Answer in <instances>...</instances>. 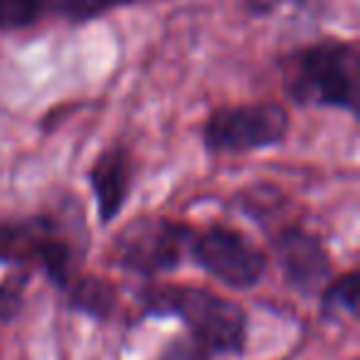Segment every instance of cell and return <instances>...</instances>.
Instances as JSON below:
<instances>
[{"mask_svg": "<svg viewBox=\"0 0 360 360\" xmlns=\"http://www.w3.org/2000/svg\"><path fill=\"white\" fill-rule=\"evenodd\" d=\"M143 316H178L188 335L212 355H240L247 348V311L205 286L165 284L141 296Z\"/></svg>", "mask_w": 360, "mask_h": 360, "instance_id": "1", "label": "cell"}, {"mask_svg": "<svg viewBox=\"0 0 360 360\" xmlns=\"http://www.w3.org/2000/svg\"><path fill=\"white\" fill-rule=\"evenodd\" d=\"M284 84L296 104L358 114L360 60L353 42H319L284 60Z\"/></svg>", "mask_w": 360, "mask_h": 360, "instance_id": "2", "label": "cell"}, {"mask_svg": "<svg viewBox=\"0 0 360 360\" xmlns=\"http://www.w3.org/2000/svg\"><path fill=\"white\" fill-rule=\"evenodd\" d=\"M82 237L67 217L35 215L25 220L0 217V264L40 269L62 291L77 279Z\"/></svg>", "mask_w": 360, "mask_h": 360, "instance_id": "3", "label": "cell"}, {"mask_svg": "<svg viewBox=\"0 0 360 360\" xmlns=\"http://www.w3.org/2000/svg\"><path fill=\"white\" fill-rule=\"evenodd\" d=\"M289 129V109L279 101L220 106L202 124V143L210 153H252L279 146Z\"/></svg>", "mask_w": 360, "mask_h": 360, "instance_id": "4", "label": "cell"}, {"mask_svg": "<svg viewBox=\"0 0 360 360\" xmlns=\"http://www.w3.org/2000/svg\"><path fill=\"white\" fill-rule=\"evenodd\" d=\"M193 227L168 217L146 215L131 220L114 240V257L119 266L139 276H153L180 266L191 247Z\"/></svg>", "mask_w": 360, "mask_h": 360, "instance_id": "5", "label": "cell"}, {"mask_svg": "<svg viewBox=\"0 0 360 360\" xmlns=\"http://www.w3.org/2000/svg\"><path fill=\"white\" fill-rule=\"evenodd\" d=\"M191 257L202 271L230 289H252L266 271V255L245 235L227 225L193 232Z\"/></svg>", "mask_w": 360, "mask_h": 360, "instance_id": "6", "label": "cell"}, {"mask_svg": "<svg viewBox=\"0 0 360 360\" xmlns=\"http://www.w3.org/2000/svg\"><path fill=\"white\" fill-rule=\"evenodd\" d=\"M274 257L284 281L301 296H319L330 281L333 262L323 240L301 225H289L276 235Z\"/></svg>", "mask_w": 360, "mask_h": 360, "instance_id": "7", "label": "cell"}, {"mask_svg": "<svg viewBox=\"0 0 360 360\" xmlns=\"http://www.w3.org/2000/svg\"><path fill=\"white\" fill-rule=\"evenodd\" d=\"M134 155L126 146H111V148L101 150L86 173L91 193L96 200V215H99L101 225H109L119 217L124 210L126 200L134 188Z\"/></svg>", "mask_w": 360, "mask_h": 360, "instance_id": "8", "label": "cell"}, {"mask_svg": "<svg viewBox=\"0 0 360 360\" xmlns=\"http://www.w3.org/2000/svg\"><path fill=\"white\" fill-rule=\"evenodd\" d=\"M67 306L72 311L89 316L96 321H106L114 314L116 304H119V294L111 281L101 279V276H79L67 286Z\"/></svg>", "mask_w": 360, "mask_h": 360, "instance_id": "9", "label": "cell"}, {"mask_svg": "<svg viewBox=\"0 0 360 360\" xmlns=\"http://www.w3.org/2000/svg\"><path fill=\"white\" fill-rule=\"evenodd\" d=\"M321 309L319 314L326 321H335L350 316L355 319L358 314V271L350 269L343 276L328 281V284L321 289Z\"/></svg>", "mask_w": 360, "mask_h": 360, "instance_id": "10", "label": "cell"}, {"mask_svg": "<svg viewBox=\"0 0 360 360\" xmlns=\"http://www.w3.org/2000/svg\"><path fill=\"white\" fill-rule=\"evenodd\" d=\"M45 0H0V30H22L37 22Z\"/></svg>", "mask_w": 360, "mask_h": 360, "instance_id": "11", "label": "cell"}, {"mask_svg": "<svg viewBox=\"0 0 360 360\" xmlns=\"http://www.w3.org/2000/svg\"><path fill=\"white\" fill-rule=\"evenodd\" d=\"M27 276H30V269H18L13 271L8 279H3L0 284V323L3 321H11L20 314L22 309V291H25Z\"/></svg>", "mask_w": 360, "mask_h": 360, "instance_id": "12", "label": "cell"}, {"mask_svg": "<svg viewBox=\"0 0 360 360\" xmlns=\"http://www.w3.org/2000/svg\"><path fill=\"white\" fill-rule=\"evenodd\" d=\"M60 13L72 22H86L111 11V0H57Z\"/></svg>", "mask_w": 360, "mask_h": 360, "instance_id": "13", "label": "cell"}, {"mask_svg": "<svg viewBox=\"0 0 360 360\" xmlns=\"http://www.w3.org/2000/svg\"><path fill=\"white\" fill-rule=\"evenodd\" d=\"M212 358H215V355H212L210 350L202 348L191 335H186V338L170 340V345L160 353L158 360H212Z\"/></svg>", "mask_w": 360, "mask_h": 360, "instance_id": "14", "label": "cell"}, {"mask_svg": "<svg viewBox=\"0 0 360 360\" xmlns=\"http://www.w3.org/2000/svg\"><path fill=\"white\" fill-rule=\"evenodd\" d=\"M250 3V11L257 13V15H266V13L276 11V8L281 6V3H286V0H247ZM294 3H301V0H294Z\"/></svg>", "mask_w": 360, "mask_h": 360, "instance_id": "15", "label": "cell"}, {"mask_svg": "<svg viewBox=\"0 0 360 360\" xmlns=\"http://www.w3.org/2000/svg\"><path fill=\"white\" fill-rule=\"evenodd\" d=\"M126 3H131V0H111V6H126Z\"/></svg>", "mask_w": 360, "mask_h": 360, "instance_id": "16", "label": "cell"}]
</instances>
